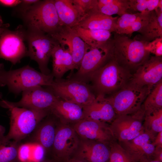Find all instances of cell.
Wrapping results in <instances>:
<instances>
[{
    "mask_svg": "<svg viewBox=\"0 0 162 162\" xmlns=\"http://www.w3.org/2000/svg\"><path fill=\"white\" fill-rule=\"evenodd\" d=\"M0 106L8 109L10 113V128L6 137L20 143L29 136L38 124L50 113L49 110L13 106L6 100H1Z\"/></svg>",
    "mask_w": 162,
    "mask_h": 162,
    "instance_id": "1",
    "label": "cell"
},
{
    "mask_svg": "<svg viewBox=\"0 0 162 162\" xmlns=\"http://www.w3.org/2000/svg\"><path fill=\"white\" fill-rule=\"evenodd\" d=\"M54 80L51 73L45 74L28 65L7 71L4 64H0V86H6L9 92L16 95L33 87L49 86Z\"/></svg>",
    "mask_w": 162,
    "mask_h": 162,
    "instance_id": "2",
    "label": "cell"
},
{
    "mask_svg": "<svg viewBox=\"0 0 162 162\" xmlns=\"http://www.w3.org/2000/svg\"><path fill=\"white\" fill-rule=\"evenodd\" d=\"M19 12L27 28L37 29L50 36L61 26L54 0H40L30 7L20 8Z\"/></svg>",
    "mask_w": 162,
    "mask_h": 162,
    "instance_id": "3",
    "label": "cell"
},
{
    "mask_svg": "<svg viewBox=\"0 0 162 162\" xmlns=\"http://www.w3.org/2000/svg\"><path fill=\"white\" fill-rule=\"evenodd\" d=\"M113 58L121 66L135 71L150 57L145 48L147 42L132 39L124 34L115 33L113 39Z\"/></svg>",
    "mask_w": 162,
    "mask_h": 162,
    "instance_id": "4",
    "label": "cell"
},
{
    "mask_svg": "<svg viewBox=\"0 0 162 162\" xmlns=\"http://www.w3.org/2000/svg\"><path fill=\"white\" fill-rule=\"evenodd\" d=\"M132 76L130 71L120 65L112 57L94 73L90 80L91 87L97 95L105 96L126 86Z\"/></svg>",
    "mask_w": 162,
    "mask_h": 162,
    "instance_id": "5",
    "label": "cell"
},
{
    "mask_svg": "<svg viewBox=\"0 0 162 162\" xmlns=\"http://www.w3.org/2000/svg\"><path fill=\"white\" fill-rule=\"evenodd\" d=\"M26 56L37 63L41 72L46 75L50 74L48 63L52 49L58 42L49 35L29 28L26 29Z\"/></svg>",
    "mask_w": 162,
    "mask_h": 162,
    "instance_id": "6",
    "label": "cell"
},
{
    "mask_svg": "<svg viewBox=\"0 0 162 162\" xmlns=\"http://www.w3.org/2000/svg\"><path fill=\"white\" fill-rule=\"evenodd\" d=\"M47 87L59 99L83 107L91 103L96 97L87 83L70 78L54 79L52 84Z\"/></svg>",
    "mask_w": 162,
    "mask_h": 162,
    "instance_id": "7",
    "label": "cell"
},
{
    "mask_svg": "<svg viewBox=\"0 0 162 162\" xmlns=\"http://www.w3.org/2000/svg\"><path fill=\"white\" fill-rule=\"evenodd\" d=\"M147 87H140L130 83L106 97L117 116L133 113L141 107L149 92Z\"/></svg>",
    "mask_w": 162,
    "mask_h": 162,
    "instance_id": "8",
    "label": "cell"
},
{
    "mask_svg": "<svg viewBox=\"0 0 162 162\" xmlns=\"http://www.w3.org/2000/svg\"><path fill=\"white\" fill-rule=\"evenodd\" d=\"M112 40L95 47H89L77 72L70 78L87 83L94 73L113 57Z\"/></svg>",
    "mask_w": 162,
    "mask_h": 162,
    "instance_id": "9",
    "label": "cell"
},
{
    "mask_svg": "<svg viewBox=\"0 0 162 162\" xmlns=\"http://www.w3.org/2000/svg\"><path fill=\"white\" fill-rule=\"evenodd\" d=\"M26 29L19 25L14 30L7 29L0 37V58L15 64L26 56Z\"/></svg>",
    "mask_w": 162,
    "mask_h": 162,
    "instance_id": "10",
    "label": "cell"
},
{
    "mask_svg": "<svg viewBox=\"0 0 162 162\" xmlns=\"http://www.w3.org/2000/svg\"><path fill=\"white\" fill-rule=\"evenodd\" d=\"M144 117L142 105L140 110L133 113L117 116L109 125L114 139L119 142H126L144 132Z\"/></svg>",
    "mask_w": 162,
    "mask_h": 162,
    "instance_id": "11",
    "label": "cell"
},
{
    "mask_svg": "<svg viewBox=\"0 0 162 162\" xmlns=\"http://www.w3.org/2000/svg\"><path fill=\"white\" fill-rule=\"evenodd\" d=\"M73 127L62 124L56 125L51 150L58 162H66L77 150L80 140Z\"/></svg>",
    "mask_w": 162,
    "mask_h": 162,
    "instance_id": "12",
    "label": "cell"
},
{
    "mask_svg": "<svg viewBox=\"0 0 162 162\" xmlns=\"http://www.w3.org/2000/svg\"><path fill=\"white\" fill-rule=\"evenodd\" d=\"M21 99L18 102L8 101L10 105L25 108L42 110H49L59 98L47 87H33L22 92Z\"/></svg>",
    "mask_w": 162,
    "mask_h": 162,
    "instance_id": "13",
    "label": "cell"
},
{
    "mask_svg": "<svg viewBox=\"0 0 162 162\" xmlns=\"http://www.w3.org/2000/svg\"><path fill=\"white\" fill-rule=\"evenodd\" d=\"M51 36L60 45L70 52L74 64V69H78L86 52L90 47L71 28L61 26L58 31Z\"/></svg>",
    "mask_w": 162,
    "mask_h": 162,
    "instance_id": "14",
    "label": "cell"
},
{
    "mask_svg": "<svg viewBox=\"0 0 162 162\" xmlns=\"http://www.w3.org/2000/svg\"><path fill=\"white\" fill-rule=\"evenodd\" d=\"M162 80V57H150L132 74L129 83L140 87L147 86L150 90Z\"/></svg>",
    "mask_w": 162,
    "mask_h": 162,
    "instance_id": "15",
    "label": "cell"
},
{
    "mask_svg": "<svg viewBox=\"0 0 162 162\" xmlns=\"http://www.w3.org/2000/svg\"><path fill=\"white\" fill-rule=\"evenodd\" d=\"M82 139L95 141L109 145L113 138L107 123L99 121L83 119L73 127Z\"/></svg>",
    "mask_w": 162,
    "mask_h": 162,
    "instance_id": "16",
    "label": "cell"
},
{
    "mask_svg": "<svg viewBox=\"0 0 162 162\" xmlns=\"http://www.w3.org/2000/svg\"><path fill=\"white\" fill-rule=\"evenodd\" d=\"M154 138L144 131L130 140L118 142L136 162L152 159L155 147L152 144Z\"/></svg>",
    "mask_w": 162,
    "mask_h": 162,
    "instance_id": "17",
    "label": "cell"
},
{
    "mask_svg": "<svg viewBox=\"0 0 162 162\" xmlns=\"http://www.w3.org/2000/svg\"><path fill=\"white\" fill-rule=\"evenodd\" d=\"M74 153L75 158L86 162H109L110 149L104 143L81 139Z\"/></svg>",
    "mask_w": 162,
    "mask_h": 162,
    "instance_id": "18",
    "label": "cell"
},
{
    "mask_svg": "<svg viewBox=\"0 0 162 162\" xmlns=\"http://www.w3.org/2000/svg\"><path fill=\"white\" fill-rule=\"evenodd\" d=\"M83 108V119L110 123L117 116L112 105L103 95H97L92 102Z\"/></svg>",
    "mask_w": 162,
    "mask_h": 162,
    "instance_id": "19",
    "label": "cell"
},
{
    "mask_svg": "<svg viewBox=\"0 0 162 162\" xmlns=\"http://www.w3.org/2000/svg\"><path fill=\"white\" fill-rule=\"evenodd\" d=\"M54 2L61 26L73 28L86 17L73 0H54Z\"/></svg>",
    "mask_w": 162,
    "mask_h": 162,
    "instance_id": "20",
    "label": "cell"
},
{
    "mask_svg": "<svg viewBox=\"0 0 162 162\" xmlns=\"http://www.w3.org/2000/svg\"><path fill=\"white\" fill-rule=\"evenodd\" d=\"M50 110L61 123L64 124H75L84 118L83 107L59 99L50 107Z\"/></svg>",
    "mask_w": 162,
    "mask_h": 162,
    "instance_id": "21",
    "label": "cell"
},
{
    "mask_svg": "<svg viewBox=\"0 0 162 162\" xmlns=\"http://www.w3.org/2000/svg\"><path fill=\"white\" fill-rule=\"evenodd\" d=\"M54 120L44 118L29 136L31 142L39 145L46 152L51 150L53 145L56 126Z\"/></svg>",
    "mask_w": 162,
    "mask_h": 162,
    "instance_id": "22",
    "label": "cell"
},
{
    "mask_svg": "<svg viewBox=\"0 0 162 162\" xmlns=\"http://www.w3.org/2000/svg\"><path fill=\"white\" fill-rule=\"evenodd\" d=\"M51 57L52 59L51 74L55 79H61L69 70H74L72 55L69 51L58 42L54 47Z\"/></svg>",
    "mask_w": 162,
    "mask_h": 162,
    "instance_id": "23",
    "label": "cell"
},
{
    "mask_svg": "<svg viewBox=\"0 0 162 162\" xmlns=\"http://www.w3.org/2000/svg\"><path fill=\"white\" fill-rule=\"evenodd\" d=\"M158 8L149 13L146 22L138 32L142 40L147 42L162 38V1Z\"/></svg>",
    "mask_w": 162,
    "mask_h": 162,
    "instance_id": "24",
    "label": "cell"
},
{
    "mask_svg": "<svg viewBox=\"0 0 162 162\" xmlns=\"http://www.w3.org/2000/svg\"><path fill=\"white\" fill-rule=\"evenodd\" d=\"M118 17L96 12L87 16L77 26L86 29L104 30L116 33Z\"/></svg>",
    "mask_w": 162,
    "mask_h": 162,
    "instance_id": "25",
    "label": "cell"
},
{
    "mask_svg": "<svg viewBox=\"0 0 162 162\" xmlns=\"http://www.w3.org/2000/svg\"><path fill=\"white\" fill-rule=\"evenodd\" d=\"M77 35L88 46L95 47L110 39L111 32L106 30L86 29L76 26L72 28Z\"/></svg>",
    "mask_w": 162,
    "mask_h": 162,
    "instance_id": "26",
    "label": "cell"
},
{
    "mask_svg": "<svg viewBox=\"0 0 162 162\" xmlns=\"http://www.w3.org/2000/svg\"><path fill=\"white\" fill-rule=\"evenodd\" d=\"M5 129L0 125V162H20V143L8 139L4 135Z\"/></svg>",
    "mask_w": 162,
    "mask_h": 162,
    "instance_id": "27",
    "label": "cell"
},
{
    "mask_svg": "<svg viewBox=\"0 0 162 162\" xmlns=\"http://www.w3.org/2000/svg\"><path fill=\"white\" fill-rule=\"evenodd\" d=\"M98 12L110 16H120L129 9L128 0H98Z\"/></svg>",
    "mask_w": 162,
    "mask_h": 162,
    "instance_id": "28",
    "label": "cell"
},
{
    "mask_svg": "<svg viewBox=\"0 0 162 162\" xmlns=\"http://www.w3.org/2000/svg\"><path fill=\"white\" fill-rule=\"evenodd\" d=\"M143 126L144 131L154 138L162 131V109L144 113Z\"/></svg>",
    "mask_w": 162,
    "mask_h": 162,
    "instance_id": "29",
    "label": "cell"
},
{
    "mask_svg": "<svg viewBox=\"0 0 162 162\" xmlns=\"http://www.w3.org/2000/svg\"><path fill=\"white\" fill-rule=\"evenodd\" d=\"M142 106L145 113L162 109V80L151 89Z\"/></svg>",
    "mask_w": 162,
    "mask_h": 162,
    "instance_id": "30",
    "label": "cell"
},
{
    "mask_svg": "<svg viewBox=\"0 0 162 162\" xmlns=\"http://www.w3.org/2000/svg\"><path fill=\"white\" fill-rule=\"evenodd\" d=\"M110 156L109 162H136L116 140L109 144Z\"/></svg>",
    "mask_w": 162,
    "mask_h": 162,
    "instance_id": "31",
    "label": "cell"
},
{
    "mask_svg": "<svg viewBox=\"0 0 162 162\" xmlns=\"http://www.w3.org/2000/svg\"><path fill=\"white\" fill-rule=\"evenodd\" d=\"M129 9L138 12L148 13L155 10L160 0H128Z\"/></svg>",
    "mask_w": 162,
    "mask_h": 162,
    "instance_id": "32",
    "label": "cell"
},
{
    "mask_svg": "<svg viewBox=\"0 0 162 162\" xmlns=\"http://www.w3.org/2000/svg\"><path fill=\"white\" fill-rule=\"evenodd\" d=\"M141 14V13L139 12L134 14L127 13L118 17L116 22V30L115 33L123 34L137 20Z\"/></svg>",
    "mask_w": 162,
    "mask_h": 162,
    "instance_id": "33",
    "label": "cell"
},
{
    "mask_svg": "<svg viewBox=\"0 0 162 162\" xmlns=\"http://www.w3.org/2000/svg\"><path fill=\"white\" fill-rule=\"evenodd\" d=\"M83 11L86 17L89 15L98 12V0H73Z\"/></svg>",
    "mask_w": 162,
    "mask_h": 162,
    "instance_id": "34",
    "label": "cell"
},
{
    "mask_svg": "<svg viewBox=\"0 0 162 162\" xmlns=\"http://www.w3.org/2000/svg\"><path fill=\"white\" fill-rule=\"evenodd\" d=\"M145 48L150 53L156 56H162V38H157L149 42H147Z\"/></svg>",
    "mask_w": 162,
    "mask_h": 162,
    "instance_id": "35",
    "label": "cell"
},
{
    "mask_svg": "<svg viewBox=\"0 0 162 162\" xmlns=\"http://www.w3.org/2000/svg\"><path fill=\"white\" fill-rule=\"evenodd\" d=\"M22 0H0V4L6 7H14L19 5Z\"/></svg>",
    "mask_w": 162,
    "mask_h": 162,
    "instance_id": "36",
    "label": "cell"
},
{
    "mask_svg": "<svg viewBox=\"0 0 162 162\" xmlns=\"http://www.w3.org/2000/svg\"><path fill=\"white\" fill-rule=\"evenodd\" d=\"M152 158L153 160L162 162V148L155 147Z\"/></svg>",
    "mask_w": 162,
    "mask_h": 162,
    "instance_id": "37",
    "label": "cell"
},
{
    "mask_svg": "<svg viewBox=\"0 0 162 162\" xmlns=\"http://www.w3.org/2000/svg\"><path fill=\"white\" fill-rule=\"evenodd\" d=\"M152 143L155 147L162 148V131L157 134Z\"/></svg>",
    "mask_w": 162,
    "mask_h": 162,
    "instance_id": "38",
    "label": "cell"
},
{
    "mask_svg": "<svg viewBox=\"0 0 162 162\" xmlns=\"http://www.w3.org/2000/svg\"><path fill=\"white\" fill-rule=\"evenodd\" d=\"M39 1V0H22L21 3L20 4V8H24L30 7L36 4Z\"/></svg>",
    "mask_w": 162,
    "mask_h": 162,
    "instance_id": "39",
    "label": "cell"
},
{
    "mask_svg": "<svg viewBox=\"0 0 162 162\" xmlns=\"http://www.w3.org/2000/svg\"><path fill=\"white\" fill-rule=\"evenodd\" d=\"M10 25L8 23H4L2 18L0 15V37L4 31L8 29Z\"/></svg>",
    "mask_w": 162,
    "mask_h": 162,
    "instance_id": "40",
    "label": "cell"
},
{
    "mask_svg": "<svg viewBox=\"0 0 162 162\" xmlns=\"http://www.w3.org/2000/svg\"><path fill=\"white\" fill-rule=\"evenodd\" d=\"M66 162H86L84 160L74 157L70 158Z\"/></svg>",
    "mask_w": 162,
    "mask_h": 162,
    "instance_id": "41",
    "label": "cell"
},
{
    "mask_svg": "<svg viewBox=\"0 0 162 162\" xmlns=\"http://www.w3.org/2000/svg\"><path fill=\"white\" fill-rule=\"evenodd\" d=\"M139 162H160L156 160H154L153 159H151L149 160H146Z\"/></svg>",
    "mask_w": 162,
    "mask_h": 162,
    "instance_id": "42",
    "label": "cell"
},
{
    "mask_svg": "<svg viewBox=\"0 0 162 162\" xmlns=\"http://www.w3.org/2000/svg\"><path fill=\"white\" fill-rule=\"evenodd\" d=\"M53 162V161L41 160V161H35V162Z\"/></svg>",
    "mask_w": 162,
    "mask_h": 162,
    "instance_id": "43",
    "label": "cell"
},
{
    "mask_svg": "<svg viewBox=\"0 0 162 162\" xmlns=\"http://www.w3.org/2000/svg\"><path fill=\"white\" fill-rule=\"evenodd\" d=\"M2 93L1 92H0V99H2Z\"/></svg>",
    "mask_w": 162,
    "mask_h": 162,
    "instance_id": "44",
    "label": "cell"
},
{
    "mask_svg": "<svg viewBox=\"0 0 162 162\" xmlns=\"http://www.w3.org/2000/svg\"><path fill=\"white\" fill-rule=\"evenodd\" d=\"M53 162H58V161H53Z\"/></svg>",
    "mask_w": 162,
    "mask_h": 162,
    "instance_id": "45",
    "label": "cell"
}]
</instances>
